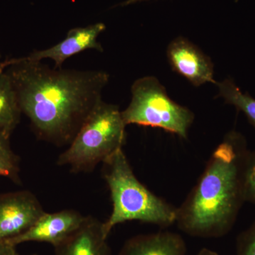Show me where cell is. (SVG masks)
<instances>
[{"mask_svg": "<svg viewBox=\"0 0 255 255\" xmlns=\"http://www.w3.org/2000/svg\"><path fill=\"white\" fill-rule=\"evenodd\" d=\"M21 112L14 84L5 70L0 71V131L10 137L19 123Z\"/></svg>", "mask_w": 255, "mask_h": 255, "instance_id": "obj_12", "label": "cell"}, {"mask_svg": "<svg viewBox=\"0 0 255 255\" xmlns=\"http://www.w3.org/2000/svg\"><path fill=\"white\" fill-rule=\"evenodd\" d=\"M0 255H19L16 251V246L7 242H0Z\"/></svg>", "mask_w": 255, "mask_h": 255, "instance_id": "obj_17", "label": "cell"}, {"mask_svg": "<svg viewBox=\"0 0 255 255\" xmlns=\"http://www.w3.org/2000/svg\"><path fill=\"white\" fill-rule=\"evenodd\" d=\"M86 216L73 210L45 212L28 231L7 242L16 246L27 242L47 243L56 247L73 234L85 221Z\"/></svg>", "mask_w": 255, "mask_h": 255, "instance_id": "obj_7", "label": "cell"}, {"mask_svg": "<svg viewBox=\"0 0 255 255\" xmlns=\"http://www.w3.org/2000/svg\"><path fill=\"white\" fill-rule=\"evenodd\" d=\"M103 164V176L113 205L110 218L103 223L107 238L116 226L127 221H140L162 228L176 223L177 208L155 195L137 179L123 149Z\"/></svg>", "mask_w": 255, "mask_h": 255, "instance_id": "obj_3", "label": "cell"}, {"mask_svg": "<svg viewBox=\"0 0 255 255\" xmlns=\"http://www.w3.org/2000/svg\"><path fill=\"white\" fill-rule=\"evenodd\" d=\"M217 85L220 97L228 105L234 106L243 112L255 128V99L248 94L243 93L231 79H226Z\"/></svg>", "mask_w": 255, "mask_h": 255, "instance_id": "obj_13", "label": "cell"}, {"mask_svg": "<svg viewBox=\"0 0 255 255\" xmlns=\"http://www.w3.org/2000/svg\"><path fill=\"white\" fill-rule=\"evenodd\" d=\"M249 149L237 130L215 149L199 181L182 205L176 223L193 237L219 238L232 230L245 203L243 170Z\"/></svg>", "mask_w": 255, "mask_h": 255, "instance_id": "obj_2", "label": "cell"}, {"mask_svg": "<svg viewBox=\"0 0 255 255\" xmlns=\"http://www.w3.org/2000/svg\"><path fill=\"white\" fill-rule=\"evenodd\" d=\"M167 58L172 69L194 86L207 82L217 84L214 78V65L211 59L191 43L179 37L171 42L167 48Z\"/></svg>", "mask_w": 255, "mask_h": 255, "instance_id": "obj_8", "label": "cell"}, {"mask_svg": "<svg viewBox=\"0 0 255 255\" xmlns=\"http://www.w3.org/2000/svg\"><path fill=\"white\" fill-rule=\"evenodd\" d=\"M44 213L39 201L30 191L0 194V242L23 234Z\"/></svg>", "mask_w": 255, "mask_h": 255, "instance_id": "obj_6", "label": "cell"}, {"mask_svg": "<svg viewBox=\"0 0 255 255\" xmlns=\"http://www.w3.org/2000/svg\"><path fill=\"white\" fill-rule=\"evenodd\" d=\"M7 61L5 71L37 136L55 145H70L102 102L109 74L50 68L23 57Z\"/></svg>", "mask_w": 255, "mask_h": 255, "instance_id": "obj_1", "label": "cell"}, {"mask_svg": "<svg viewBox=\"0 0 255 255\" xmlns=\"http://www.w3.org/2000/svg\"><path fill=\"white\" fill-rule=\"evenodd\" d=\"M130 105L122 112L126 125L158 128L187 139L194 114L169 98L165 88L155 77L135 80L131 87Z\"/></svg>", "mask_w": 255, "mask_h": 255, "instance_id": "obj_5", "label": "cell"}, {"mask_svg": "<svg viewBox=\"0 0 255 255\" xmlns=\"http://www.w3.org/2000/svg\"><path fill=\"white\" fill-rule=\"evenodd\" d=\"M143 1H147V0H127L125 2L122 3V5H123V6H127V5L135 4V3Z\"/></svg>", "mask_w": 255, "mask_h": 255, "instance_id": "obj_19", "label": "cell"}, {"mask_svg": "<svg viewBox=\"0 0 255 255\" xmlns=\"http://www.w3.org/2000/svg\"><path fill=\"white\" fill-rule=\"evenodd\" d=\"M196 255H220L219 253L209 248H203Z\"/></svg>", "mask_w": 255, "mask_h": 255, "instance_id": "obj_18", "label": "cell"}, {"mask_svg": "<svg viewBox=\"0 0 255 255\" xmlns=\"http://www.w3.org/2000/svg\"><path fill=\"white\" fill-rule=\"evenodd\" d=\"M245 202L255 204V149L248 151L243 170Z\"/></svg>", "mask_w": 255, "mask_h": 255, "instance_id": "obj_15", "label": "cell"}, {"mask_svg": "<svg viewBox=\"0 0 255 255\" xmlns=\"http://www.w3.org/2000/svg\"><path fill=\"white\" fill-rule=\"evenodd\" d=\"M105 29L106 26L103 23H95L86 27L72 28L63 41L47 49L32 52L23 58L30 61L50 59L54 62V68H61L65 60L85 50L95 49L103 52V48L97 41V38Z\"/></svg>", "mask_w": 255, "mask_h": 255, "instance_id": "obj_9", "label": "cell"}, {"mask_svg": "<svg viewBox=\"0 0 255 255\" xmlns=\"http://www.w3.org/2000/svg\"><path fill=\"white\" fill-rule=\"evenodd\" d=\"M107 238L103 223L92 216H86L77 231L55 247V255H111Z\"/></svg>", "mask_w": 255, "mask_h": 255, "instance_id": "obj_10", "label": "cell"}, {"mask_svg": "<svg viewBox=\"0 0 255 255\" xmlns=\"http://www.w3.org/2000/svg\"><path fill=\"white\" fill-rule=\"evenodd\" d=\"M237 255H255V221L237 238Z\"/></svg>", "mask_w": 255, "mask_h": 255, "instance_id": "obj_16", "label": "cell"}, {"mask_svg": "<svg viewBox=\"0 0 255 255\" xmlns=\"http://www.w3.org/2000/svg\"><path fill=\"white\" fill-rule=\"evenodd\" d=\"M1 55H0V71H1V70H5V69L7 68L8 66L7 60L1 61Z\"/></svg>", "mask_w": 255, "mask_h": 255, "instance_id": "obj_20", "label": "cell"}, {"mask_svg": "<svg viewBox=\"0 0 255 255\" xmlns=\"http://www.w3.org/2000/svg\"><path fill=\"white\" fill-rule=\"evenodd\" d=\"M9 137L0 131V176L9 178L15 182L18 181L19 159L11 150Z\"/></svg>", "mask_w": 255, "mask_h": 255, "instance_id": "obj_14", "label": "cell"}, {"mask_svg": "<svg viewBox=\"0 0 255 255\" xmlns=\"http://www.w3.org/2000/svg\"><path fill=\"white\" fill-rule=\"evenodd\" d=\"M126 124L117 106L102 101L79 130L57 164L73 172H91L116 152L123 149Z\"/></svg>", "mask_w": 255, "mask_h": 255, "instance_id": "obj_4", "label": "cell"}, {"mask_svg": "<svg viewBox=\"0 0 255 255\" xmlns=\"http://www.w3.org/2000/svg\"><path fill=\"white\" fill-rule=\"evenodd\" d=\"M187 245L177 233L163 231L139 235L126 242L119 255H186Z\"/></svg>", "mask_w": 255, "mask_h": 255, "instance_id": "obj_11", "label": "cell"}]
</instances>
